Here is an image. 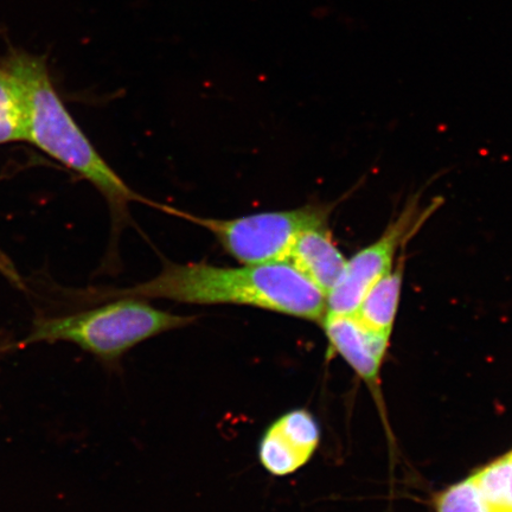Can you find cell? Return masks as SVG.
<instances>
[{
	"label": "cell",
	"instance_id": "6da1fadb",
	"mask_svg": "<svg viewBox=\"0 0 512 512\" xmlns=\"http://www.w3.org/2000/svg\"><path fill=\"white\" fill-rule=\"evenodd\" d=\"M107 298L168 299L196 305H243L322 323L326 296L290 262L221 267L166 264L157 277Z\"/></svg>",
	"mask_w": 512,
	"mask_h": 512
},
{
	"label": "cell",
	"instance_id": "7a4b0ae2",
	"mask_svg": "<svg viewBox=\"0 0 512 512\" xmlns=\"http://www.w3.org/2000/svg\"><path fill=\"white\" fill-rule=\"evenodd\" d=\"M4 66L22 89L27 108V142L91 182L110 204L115 221L125 220L128 204L145 202L99 155L75 123L55 91L43 57L12 50Z\"/></svg>",
	"mask_w": 512,
	"mask_h": 512
},
{
	"label": "cell",
	"instance_id": "3957f363",
	"mask_svg": "<svg viewBox=\"0 0 512 512\" xmlns=\"http://www.w3.org/2000/svg\"><path fill=\"white\" fill-rule=\"evenodd\" d=\"M195 320L156 309L143 299L118 298L75 315L42 319L32 329L28 343H73L113 362L146 339L185 328Z\"/></svg>",
	"mask_w": 512,
	"mask_h": 512
},
{
	"label": "cell",
	"instance_id": "277c9868",
	"mask_svg": "<svg viewBox=\"0 0 512 512\" xmlns=\"http://www.w3.org/2000/svg\"><path fill=\"white\" fill-rule=\"evenodd\" d=\"M331 209L306 206L283 211L211 219L175 213L209 230L229 255L242 265H266L288 262L294 242L305 229L328 223Z\"/></svg>",
	"mask_w": 512,
	"mask_h": 512
},
{
	"label": "cell",
	"instance_id": "5b68a950",
	"mask_svg": "<svg viewBox=\"0 0 512 512\" xmlns=\"http://www.w3.org/2000/svg\"><path fill=\"white\" fill-rule=\"evenodd\" d=\"M414 210L409 208L390 224L381 238L348 260L341 279L326 296V313L354 316L370 288L393 270L396 252L415 229Z\"/></svg>",
	"mask_w": 512,
	"mask_h": 512
},
{
	"label": "cell",
	"instance_id": "8992f818",
	"mask_svg": "<svg viewBox=\"0 0 512 512\" xmlns=\"http://www.w3.org/2000/svg\"><path fill=\"white\" fill-rule=\"evenodd\" d=\"M322 323L332 349L342 355L363 380L375 383L390 336L369 330L355 315L326 313Z\"/></svg>",
	"mask_w": 512,
	"mask_h": 512
},
{
	"label": "cell",
	"instance_id": "52a82bcc",
	"mask_svg": "<svg viewBox=\"0 0 512 512\" xmlns=\"http://www.w3.org/2000/svg\"><path fill=\"white\" fill-rule=\"evenodd\" d=\"M288 262L328 296L341 279L348 260L332 239L328 223H323L298 236Z\"/></svg>",
	"mask_w": 512,
	"mask_h": 512
},
{
	"label": "cell",
	"instance_id": "ba28073f",
	"mask_svg": "<svg viewBox=\"0 0 512 512\" xmlns=\"http://www.w3.org/2000/svg\"><path fill=\"white\" fill-rule=\"evenodd\" d=\"M403 279V260L370 288L355 317L371 331L390 336L398 312Z\"/></svg>",
	"mask_w": 512,
	"mask_h": 512
},
{
	"label": "cell",
	"instance_id": "9c48e42d",
	"mask_svg": "<svg viewBox=\"0 0 512 512\" xmlns=\"http://www.w3.org/2000/svg\"><path fill=\"white\" fill-rule=\"evenodd\" d=\"M27 108L15 76L0 66V145L27 142Z\"/></svg>",
	"mask_w": 512,
	"mask_h": 512
},
{
	"label": "cell",
	"instance_id": "30bf717a",
	"mask_svg": "<svg viewBox=\"0 0 512 512\" xmlns=\"http://www.w3.org/2000/svg\"><path fill=\"white\" fill-rule=\"evenodd\" d=\"M262 466L273 476L291 475L311 459L298 450L274 424L262 435L259 445Z\"/></svg>",
	"mask_w": 512,
	"mask_h": 512
},
{
	"label": "cell",
	"instance_id": "8fae6325",
	"mask_svg": "<svg viewBox=\"0 0 512 512\" xmlns=\"http://www.w3.org/2000/svg\"><path fill=\"white\" fill-rule=\"evenodd\" d=\"M472 477L491 512H512V451Z\"/></svg>",
	"mask_w": 512,
	"mask_h": 512
},
{
	"label": "cell",
	"instance_id": "7c38bea8",
	"mask_svg": "<svg viewBox=\"0 0 512 512\" xmlns=\"http://www.w3.org/2000/svg\"><path fill=\"white\" fill-rule=\"evenodd\" d=\"M273 424L298 450L312 458L319 444L320 431L317 421L309 412L296 409L280 416Z\"/></svg>",
	"mask_w": 512,
	"mask_h": 512
},
{
	"label": "cell",
	"instance_id": "4fadbf2b",
	"mask_svg": "<svg viewBox=\"0 0 512 512\" xmlns=\"http://www.w3.org/2000/svg\"><path fill=\"white\" fill-rule=\"evenodd\" d=\"M435 508L437 512H491L472 476L441 492Z\"/></svg>",
	"mask_w": 512,
	"mask_h": 512
}]
</instances>
